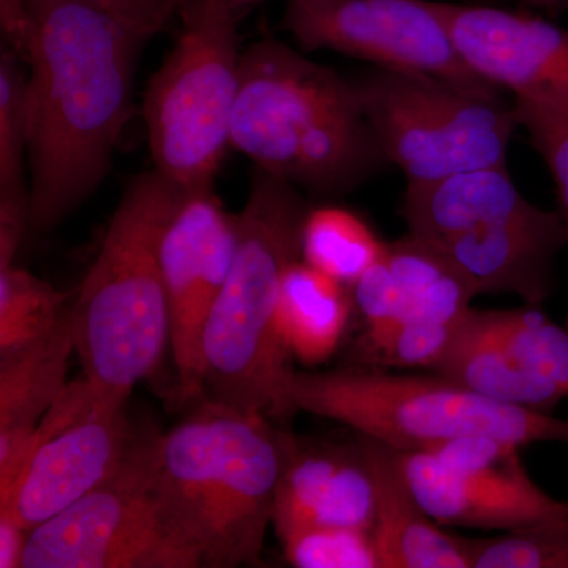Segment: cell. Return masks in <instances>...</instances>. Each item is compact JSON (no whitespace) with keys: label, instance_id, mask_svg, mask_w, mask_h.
<instances>
[{"label":"cell","instance_id":"12","mask_svg":"<svg viewBox=\"0 0 568 568\" xmlns=\"http://www.w3.org/2000/svg\"><path fill=\"white\" fill-rule=\"evenodd\" d=\"M282 24L306 51H338L379 69L429 74L474 91L503 93L463 61L436 2L287 0Z\"/></svg>","mask_w":568,"mask_h":568},{"label":"cell","instance_id":"22","mask_svg":"<svg viewBox=\"0 0 568 568\" xmlns=\"http://www.w3.org/2000/svg\"><path fill=\"white\" fill-rule=\"evenodd\" d=\"M386 245L354 212L317 207L306 213L302 260L353 287L383 256Z\"/></svg>","mask_w":568,"mask_h":568},{"label":"cell","instance_id":"25","mask_svg":"<svg viewBox=\"0 0 568 568\" xmlns=\"http://www.w3.org/2000/svg\"><path fill=\"white\" fill-rule=\"evenodd\" d=\"M497 335L519 365L556 384L568 396V331L537 306L488 310Z\"/></svg>","mask_w":568,"mask_h":568},{"label":"cell","instance_id":"24","mask_svg":"<svg viewBox=\"0 0 568 568\" xmlns=\"http://www.w3.org/2000/svg\"><path fill=\"white\" fill-rule=\"evenodd\" d=\"M470 568H568V514L500 536H459Z\"/></svg>","mask_w":568,"mask_h":568},{"label":"cell","instance_id":"14","mask_svg":"<svg viewBox=\"0 0 568 568\" xmlns=\"http://www.w3.org/2000/svg\"><path fill=\"white\" fill-rule=\"evenodd\" d=\"M463 61L515 102L568 108V31L540 18L436 3Z\"/></svg>","mask_w":568,"mask_h":568},{"label":"cell","instance_id":"15","mask_svg":"<svg viewBox=\"0 0 568 568\" xmlns=\"http://www.w3.org/2000/svg\"><path fill=\"white\" fill-rule=\"evenodd\" d=\"M376 485L358 440L355 447L306 446L293 439L275 493L280 540L305 528L372 530Z\"/></svg>","mask_w":568,"mask_h":568},{"label":"cell","instance_id":"4","mask_svg":"<svg viewBox=\"0 0 568 568\" xmlns=\"http://www.w3.org/2000/svg\"><path fill=\"white\" fill-rule=\"evenodd\" d=\"M231 145L317 193L347 192L386 162L354 81L278 40L242 52Z\"/></svg>","mask_w":568,"mask_h":568},{"label":"cell","instance_id":"23","mask_svg":"<svg viewBox=\"0 0 568 568\" xmlns=\"http://www.w3.org/2000/svg\"><path fill=\"white\" fill-rule=\"evenodd\" d=\"M65 301V294L26 268H0V354L50 332L69 310Z\"/></svg>","mask_w":568,"mask_h":568},{"label":"cell","instance_id":"17","mask_svg":"<svg viewBox=\"0 0 568 568\" xmlns=\"http://www.w3.org/2000/svg\"><path fill=\"white\" fill-rule=\"evenodd\" d=\"M403 466L418 503L437 525L510 530L568 514L534 484L499 481L448 469L426 452H402Z\"/></svg>","mask_w":568,"mask_h":568},{"label":"cell","instance_id":"26","mask_svg":"<svg viewBox=\"0 0 568 568\" xmlns=\"http://www.w3.org/2000/svg\"><path fill=\"white\" fill-rule=\"evenodd\" d=\"M14 51L0 59V204H29V74Z\"/></svg>","mask_w":568,"mask_h":568},{"label":"cell","instance_id":"30","mask_svg":"<svg viewBox=\"0 0 568 568\" xmlns=\"http://www.w3.org/2000/svg\"><path fill=\"white\" fill-rule=\"evenodd\" d=\"M518 126H525L530 144L540 153L558 189L559 212L568 224V108L514 102Z\"/></svg>","mask_w":568,"mask_h":568},{"label":"cell","instance_id":"27","mask_svg":"<svg viewBox=\"0 0 568 568\" xmlns=\"http://www.w3.org/2000/svg\"><path fill=\"white\" fill-rule=\"evenodd\" d=\"M462 317L450 323H403L365 328L362 347L372 362L379 365L432 369L450 346Z\"/></svg>","mask_w":568,"mask_h":568},{"label":"cell","instance_id":"29","mask_svg":"<svg viewBox=\"0 0 568 568\" xmlns=\"http://www.w3.org/2000/svg\"><path fill=\"white\" fill-rule=\"evenodd\" d=\"M517 444L491 436H465L425 448L437 462L457 473L499 481L530 478L519 459Z\"/></svg>","mask_w":568,"mask_h":568},{"label":"cell","instance_id":"35","mask_svg":"<svg viewBox=\"0 0 568 568\" xmlns=\"http://www.w3.org/2000/svg\"><path fill=\"white\" fill-rule=\"evenodd\" d=\"M233 2V6L239 11H244L245 9H248V7L256 6V3H260L261 0H231Z\"/></svg>","mask_w":568,"mask_h":568},{"label":"cell","instance_id":"1","mask_svg":"<svg viewBox=\"0 0 568 568\" xmlns=\"http://www.w3.org/2000/svg\"><path fill=\"white\" fill-rule=\"evenodd\" d=\"M29 73V230L44 234L110 170L132 114L142 44L81 0H24Z\"/></svg>","mask_w":568,"mask_h":568},{"label":"cell","instance_id":"10","mask_svg":"<svg viewBox=\"0 0 568 568\" xmlns=\"http://www.w3.org/2000/svg\"><path fill=\"white\" fill-rule=\"evenodd\" d=\"M159 437L138 436L108 480L32 529L21 568H200L156 495Z\"/></svg>","mask_w":568,"mask_h":568},{"label":"cell","instance_id":"2","mask_svg":"<svg viewBox=\"0 0 568 568\" xmlns=\"http://www.w3.org/2000/svg\"><path fill=\"white\" fill-rule=\"evenodd\" d=\"M294 437L215 399L159 437L155 488L200 568L257 566Z\"/></svg>","mask_w":568,"mask_h":568},{"label":"cell","instance_id":"33","mask_svg":"<svg viewBox=\"0 0 568 568\" xmlns=\"http://www.w3.org/2000/svg\"><path fill=\"white\" fill-rule=\"evenodd\" d=\"M0 24L10 47L20 55L26 37L24 0H0Z\"/></svg>","mask_w":568,"mask_h":568},{"label":"cell","instance_id":"20","mask_svg":"<svg viewBox=\"0 0 568 568\" xmlns=\"http://www.w3.org/2000/svg\"><path fill=\"white\" fill-rule=\"evenodd\" d=\"M346 287L304 260L284 275L276 324L287 351L302 364H323L338 349L353 308Z\"/></svg>","mask_w":568,"mask_h":568},{"label":"cell","instance_id":"31","mask_svg":"<svg viewBox=\"0 0 568 568\" xmlns=\"http://www.w3.org/2000/svg\"><path fill=\"white\" fill-rule=\"evenodd\" d=\"M123 26L141 43L163 32L189 0H81Z\"/></svg>","mask_w":568,"mask_h":568},{"label":"cell","instance_id":"8","mask_svg":"<svg viewBox=\"0 0 568 568\" xmlns=\"http://www.w3.org/2000/svg\"><path fill=\"white\" fill-rule=\"evenodd\" d=\"M239 14L231 0H189L181 36L145 89L155 171L182 190L212 189L231 145L241 82Z\"/></svg>","mask_w":568,"mask_h":568},{"label":"cell","instance_id":"16","mask_svg":"<svg viewBox=\"0 0 568 568\" xmlns=\"http://www.w3.org/2000/svg\"><path fill=\"white\" fill-rule=\"evenodd\" d=\"M353 290L365 328L450 323L465 315L477 297L444 254L410 234L387 244Z\"/></svg>","mask_w":568,"mask_h":568},{"label":"cell","instance_id":"19","mask_svg":"<svg viewBox=\"0 0 568 568\" xmlns=\"http://www.w3.org/2000/svg\"><path fill=\"white\" fill-rule=\"evenodd\" d=\"M429 372L496 402L548 413L566 392L518 364L497 335L488 310L469 308L450 346Z\"/></svg>","mask_w":568,"mask_h":568},{"label":"cell","instance_id":"32","mask_svg":"<svg viewBox=\"0 0 568 568\" xmlns=\"http://www.w3.org/2000/svg\"><path fill=\"white\" fill-rule=\"evenodd\" d=\"M31 530L0 515V568H21Z\"/></svg>","mask_w":568,"mask_h":568},{"label":"cell","instance_id":"3","mask_svg":"<svg viewBox=\"0 0 568 568\" xmlns=\"http://www.w3.org/2000/svg\"><path fill=\"white\" fill-rule=\"evenodd\" d=\"M308 209L291 182L257 168L237 222L230 275L204 335L205 392L246 414L294 413L295 372L276 324L284 275L302 260Z\"/></svg>","mask_w":568,"mask_h":568},{"label":"cell","instance_id":"7","mask_svg":"<svg viewBox=\"0 0 568 568\" xmlns=\"http://www.w3.org/2000/svg\"><path fill=\"white\" fill-rule=\"evenodd\" d=\"M290 398L295 410L339 422L399 452L465 436L497 437L519 447L568 444V420L496 402L439 375L295 373Z\"/></svg>","mask_w":568,"mask_h":568},{"label":"cell","instance_id":"28","mask_svg":"<svg viewBox=\"0 0 568 568\" xmlns=\"http://www.w3.org/2000/svg\"><path fill=\"white\" fill-rule=\"evenodd\" d=\"M282 544L297 568H381L372 530L317 526L295 530Z\"/></svg>","mask_w":568,"mask_h":568},{"label":"cell","instance_id":"18","mask_svg":"<svg viewBox=\"0 0 568 568\" xmlns=\"http://www.w3.org/2000/svg\"><path fill=\"white\" fill-rule=\"evenodd\" d=\"M376 485L373 540L381 568H470L457 534L444 532L418 503L402 452L361 436Z\"/></svg>","mask_w":568,"mask_h":568},{"label":"cell","instance_id":"6","mask_svg":"<svg viewBox=\"0 0 568 568\" xmlns=\"http://www.w3.org/2000/svg\"><path fill=\"white\" fill-rule=\"evenodd\" d=\"M399 215L407 233L444 254L477 295L511 293L540 306L555 290L568 224L559 211L530 204L506 166L407 183Z\"/></svg>","mask_w":568,"mask_h":568},{"label":"cell","instance_id":"9","mask_svg":"<svg viewBox=\"0 0 568 568\" xmlns=\"http://www.w3.org/2000/svg\"><path fill=\"white\" fill-rule=\"evenodd\" d=\"M354 85L381 151L407 183L506 166L518 122L503 93L388 69L373 71Z\"/></svg>","mask_w":568,"mask_h":568},{"label":"cell","instance_id":"5","mask_svg":"<svg viewBox=\"0 0 568 568\" xmlns=\"http://www.w3.org/2000/svg\"><path fill=\"white\" fill-rule=\"evenodd\" d=\"M183 192L159 171L130 183L71 306L82 376L122 402L155 372L170 345L159 246Z\"/></svg>","mask_w":568,"mask_h":568},{"label":"cell","instance_id":"13","mask_svg":"<svg viewBox=\"0 0 568 568\" xmlns=\"http://www.w3.org/2000/svg\"><path fill=\"white\" fill-rule=\"evenodd\" d=\"M235 245V216L224 212L212 189L185 190L159 246L182 402L205 398V327L230 275Z\"/></svg>","mask_w":568,"mask_h":568},{"label":"cell","instance_id":"21","mask_svg":"<svg viewBox=\"0 0 568 568\" xmlns=\"http://www.w3.org/2000/svg\"><path fill=\"white\" fill-rule=\"evenodd\" d=\"M74 351L71 308L28 345L0 354V432H33L67 387Z\"/></svg>","mask_w":568,"mask_h":568},{"label":"cell","instance_id":"11","mask_svg":"<svg viewBox=\"0 0 568 568\" xmlns=\"http://www.w3.org/2000/svg\"><path fill=\"white\" fill-rule=\"evenodd\" d=\"M138 436L126 402L85 376L71 381L37 426L31 455L0 515L39 528L108 480Z\"/></svg>","mask_w":568,"mask_h":568},{"label":"cell","instance_id":"34","mask_svg":"<svg viewBox=\"0 0 568 568\" xmlns=\"http://www.w3.org/2000/svg\"><path fill=\"white\" fill-rule=\"evenodd\" d=\"M519 2L526 3V6L536 7V9L556 11L559 10L560 7H564L566 0H519Z\"/></svg>","mask_w":568,"mask_h":568}]
</instances>
